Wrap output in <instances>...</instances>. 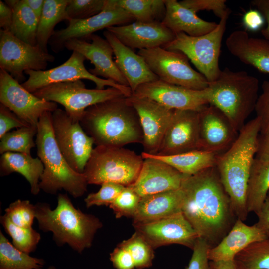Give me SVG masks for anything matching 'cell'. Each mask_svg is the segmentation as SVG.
<instances>
[{"instance_id": "6f0895ef", "label": "cell", "mask_w": 269, "mask_h": 269, "mask_svg": "<svg viewBox=\"0 0 269 269\" xmlns=\"http://www.w3.org/2000/svg\"><path fill=\"white\" fill-rule=\"evenodd\" d=\"M56 269V268H55V267H54V266H49L47 269Z\"/></svg>"}, {"instance_id": "6da1fadb", "label": "cell", "mask_w": 269, "mask_h": 269, "mask_svg": "<svg viewBox=\"0 0 269 269\" xmlns=\"http://www.w3.org/2000/svg\"><path fill=\"white\" fill-rule=\"evenodd\" d=\"M182 212L210 248L227 235L238 219L215 166L185 175Z\"/></svg>"}, {"instance_id": "ee69618b", "label": "cell", "mask_w": 269, "mask_h": 269, "mask_svg": "<svg viewBox=\"0 0 269 269\" xmlns=\"http://www.w3.org/2000/svg\"><path fill=\"white\" fill-rule=\"evenodd\" d=\"M261 90L254 111L260 121V134H269V78L263 81Z\"/></svg>"}, {"instance_id": "ffe728a7", "label": "cell", "mask_w": 269, "mask_h": 269, "mask_svg": "<svg viewBox=\"0 0 269 269\" xmlns=\"http://www.w3.org/2000/svg\"><path fill=\"white\" fill-rule=\"evenodd\" d=\"M64 48L76 51L90 60L94 66L89 70L92 75L129 87L126 79L113 60V50L106 39L93 34L86 38L70 39L65 43Z\"/></svg>"}, {"instance_id": "f5cc1de1", "label": "cell", "mask_w": 269, "mask_h": 269, "mask_svg": "<svg viewBox=\"0 0 269 269\" xmlns=\"http://www.w3.org/2000/svg\"><path fill=\"white\" fill-rule=\"evenodd\" d=\"M13 21V11L5 2L0 0V27L1 29L10 31Z\"/></svg>"}, {"instance_id": "5bb4252c", "label": "cell", "mask_w": 269, "mask_h": 269, "mask_svg": "<svg viewBox=\"0 0 269 269\" xmlns=\"http://www.w3.org/2000/svg\"><path fill=\"white\" fill-rule=\"evenodd\" d=\"M134 20L131 14L117 5L115 0H105L102 11L88 18L68 20L66 28L54 31L49 44L53 51L58 52L70 39L86 38L97 31Z\"/></svg>"}, {"instance_id": "603a6c76", "label": "cell", "mask_w": 269, "mask_h": 269, "mask_svg": "<svg viewBox=\"0 0 269 269\" xmlns=\"http://www.w3.org/2000/svg\"><path fill=\"white\" fill-rule=\"evenodd\" d=\"M106 30L132 49L163 47L171 42L175 36V34L160 21H135L125 25L111 26Z\"/></svg>"}, {"instance_id": "8d00e7d4", "label": "cell", "mask_w": 269, "mask_h": 269, "mask_svg": "<svg viewBox=\"0 0 269 269\" xmlns=\"http://www.w3.org/2000/svg\"><path fill=\"white\" fill-rule=\"evenodd\" d=\"M234 260L242 269H269V237L250 244Z\"/></svg>"}, {"instance_id": "f35d334b", "label": "cell", "mask_w": 269, "mask_h": 269, "mask_svg": "<svg viewBox=\"0 0 269 269\" xmlns=\"http://www.w3.org/2000/svg\"><path fill=\"white\" fill-rule=\"evenodd\" d=\"M119 245L127 249L131 255L136 268L150 267L154 258V249L140 234L135 232Z\"/></svg>"}, {"instance_id": "3957f363", "label": "cell", "mask_w": 269, "mask_h": 269, "mask_svg": "<svg viewBox=\"0 0 269 269\" xmlns=\"http://www.w3.org/2000/svg\"><path fill=\"white\" fill-rule=\"evenodd\" d=\"M260 131V121L256 117L246 123L230 147L218 155L215 165L234 211L237 218L243 221L247 219L249 214L246 189Z\"/></svg>"}, {"instance_id": "d4e9b609", "label": "cell", "mask_w": 269, "mask_h": 269, "mask_svg": "<svg viewBox=\"0 0 269 269\" xmlns=\"http://www.w3.org/2000/svg\"><path fill=\"white\" fill-rule=\"evenodd\" d=\"M269 237L256 223L248 225L237 219L227 235L215 247L210 248L211 261L233 260L235 256L250 244Z\"/></svg>"}, {"instance_id": "1f68e13d", "label": "cell", "mask_w": 269, "mask_h": 269, "mask_svg": "<svg viewBox=\"0 0 269 269\" xmlns=\"http://www.w3.org/2000/svg\"><path fill=\"white\" fill-rule=\"evenodd\" d=\"M219 154L198 149L170 156L151 155L168 163L182 174L192 175L215 166Z\"/></svg>"}, {"instance_id": "9c48e42d", "label": "cell", "mask_w": 269, "mask_h": 269, "mask_svg": "<svg viewBox=\"0 0 269 269\" xmlns=\"http://www.w3.org/2000/svg\"><path fill=\"white\" fill-rule=\"evenodd\" d=\"M32 93L39 98L61 104L67 114L78 122L88 107L125 96L121 90L111 87L102 90L86 88L81 80L51 84Z\"/></svg>"}, {"instance_id": "484cf974", "label": "cell", "mask_w": 269, "mask_h": 269, "mask_svg": "<svg viewBox=\"0 0 269 269\" xmlns=\"http://www.w3.org/2000/svg\"><path fill=\"white\" fill-rule=\"evenodd\" d=\"M228 51L242 63L269 74V41L250 37L246 31L231 32L225 41Z\"/></svg>"}, {"instance_id": "d6a6232c", "label": "cell", "mask_w": 269, "mask_h": 269, "mask_svg": "<svg viewBox=\"0 0 269 269\" xmlns=\"http://www.w3.org/2000/svg\"><path fill=\"white\" fill-rule=\"evenodd\" d=\"M70 0H44L42 13L37 30V45L48 53L47 45L52 37L56 24L67 20L66 9Z\"/></svg>"}, {"instance_id": "c3c4849f", "label": "cell", "mask_w": 269, "mask_h": 269, "mask_svg": "<svg viewBox=\"0 0 269 269\" xmlns=\"http://www.w3.org/2000/svg\"><path fill=\"white\" fill-rule=\"evenodd\" d=\"M110 260L116 269H134L135 268L129 252L119 244L110 253Z\"/></svg>"}, {"instance_id": "d6986e66", "label": "cell", "mask_w": 269, "mask_h": 269, "mask_svg": "<svg viewBox=\"0 0 269 269\" xmlns=\"http://www.w3.org/2000/svg\"><path fill=\"white\" fill-rule=\"evenodd\" d=\"M132 95L151 99L172 110L199 111L209 104L207 88L202 90H192L159 79L139 86Z\"/></svg>"}, {"instance_id": "8fae6325", "label": "cell", "mask_w": 269, "mask_h": 269, "mask_svg": "<svg viewBox=\"0 0 269 269\" xmlns=\"http://www.w3.org/2000/svg\"><path fill=\"white\" fill-rule=\"evenodd\" d=\"M51 123L55 140L64 158L74 171L83 173L93 149V139L80 122L73 120L61 109L52 113Z\"/></svg>"}, {"instance_id": "4dcf8cb0", "label": "cell", "mask_w": 269, "mask_h": 269, "mask_svg": "<svg viewBox=\"0 0 269 269\" xmlns=\"http://www.w3.org/2000/svg\"><path fill=\"white\" fill-rule=\"evenodd\" d=\"M13 11L10 32L17 38L31 45H37L39 20L25 0H5Z\"/></svg>"}, {"instance_id": "277c9868", "label": "cell", "mask_w": 269, "mask_h": 269, "mask_svg": "<svg viewBox=\"0 0 269 269\" xmlns=\"http://www.w3.org/2000/svg\"><path fill=\"white\" fill-rule=\"evenodd\" d=\"M35 207L39 229L51 232L57 245L67 244L79 253L91 247L95 234L103 226L98 217L76 208L66 194L58 195L54 209L46 203L38 202Z\"/></svg>"}, {"instance_id": "7c38bea8", "label": "cell", "mask_w": 269, "mask_h": 269, "mask_svg": "<svg viewBox=\"0 0 269 269\" xmlns=\"http://www.w3.org/2000/svg\"><path fill=\"white\" fill-rule=\"evenodd\" d=\"M55 57L37 45L28 44L10 31L0 30V68L19 83H23L27 70H45Z\"/></svg>"}, {"instance_id": "816d5d0a", "label": "cell", "mask_w": 269, "mask_h": 269, "mask_svg": "<svg viewBox=\"0 0 269 269\" xmlns=\"http://www.w3.org/2000/svg\"><path fill=\"white\" fill-rule=\"evenodd\" d=\"M255 158L269 163V134H259Z\"/></svg>"}, {"instance_id": "836d02e7", "label": "cell", "mask_w": 269, "mask_h": 269, "mask_svg": "<svg viewBox=\"0 0 269 269\" xmlns=\"http://www.w3.org/2000/svg\"><path fill=\"white\" fill-rule=\"evenodd\" d=\"M43 259L30 256L11 244L0 231V269H42Z\"/></svg>"}, {"instance_id": "5b68a950", "label": "cell", "mask_w": 269, "mask_h": 269, "mask_svg": "<svg viewBox=\"0 0 269 269\" xmlns=\"http://www.w3.org/2000/svg\"><path fill=\"white\" fill-rule=\"evenodd\" d=\"M51 112H46L37 125L36 144L38 158L44 166L40 189L50 194L64 190L75 198L83 196L88 183L83 173L74 171L60 150L54 135Z\"/></svg>"}, {"instance_id": "9a60e30c", "label": "cell", "mask_w": 269, "mask_h": 269, "mask_svg": "<svg viewBox=\"0 0 269 269\" xmlns=\"http://www.w3.org/2000/svg\"><path fill=\"white\" fill-rule=\"evenodd\" d=\"M0 102L34 128H37L43 114L52 113L58 108L57 103L39 98L27 91L2 69H0Z\"/></svg>"}, {"instance_id": "f6af8a7d", "label": "cell", "mask_w": 269, "mask_h": 269, "mask_svg": "<svg viewBox=\"0 0 269 269\" xmlns=\"http://www.w3.org/2000/svg\"><path fill=\"white\" fill-rule=\"evenodd\" d=\"M226 0H184L179 1L183 6L197 13L199 11H212L220 19L228 10Z\"/></svg>"}, {"instance_id": "ab89813d", "label": "cell", "mask_w": 269, "mask_h": 269, "mask_svg": "<svg viewBox=\"0 0 269 269\" xmlns=\"http://www.w3.org/2000/svg\"><path fill=\"white\" fill-rule=\"evenodd\" d=\"M4 215L15 225L30 228L36 219L35 205L27 200L18 199L5 209Z\"/></svg>"}, {"instance_id": "e575fe53", "label": "cell", "mask_w": 269, "mask_h": 269, "mask_svg": "<svg viewBox=\"0 0 269 269\" xmlns=\"http://www.w3.org/2000/svg\"><path fill=\"white\" fill-rule=\"evenodd\" d=\"M117 5L131 14L135 21L162 22L166 12L165 0H115Z\"/></svg>"}, {"instance_id": "b9f144b4", "label": "cell", "mask_w": 269, "mask_h": 269, "mask_svg": "<svg viewBox=\"0 0 269 269\" xmlns=\"http://www.w3.org/2000/svg\"><path fill=\"white\" fill-rule=\"evenodd\" d=\"M105 0H70L66 9L67 20L86 19L100 13Z\"/></svg>"}, {"instance_id": "7dc6e473", "label": "cell", "mask_w": 269, "mask_h": 269, "mask_svg": "<svg viewBox=\"0 0 269 269\" xmlns=\"http://www.w3.org/2000/svg\"><path fill=\"white\" fill-rule=\"evenodd\" d=\"M30 126L7 107L0 103V139L13 128Z\"/></svg>"}, {"instance_id": "7bdbcfd3", "label": "cell", "mask_w": 269, "mask_h": 269, "mask_svg": "<svg viewBox=\"0 0 269 269\" xmlns=\"http://www.w3.org/2000/svg\"><path fill=\"white\" fill-rule=\"evenodd\" d=\"M101 185L98 191L89 194L85 198L84 202L87 208L93 206H109L125 187L111 182H106Z\"/></svg>"}, {"instance_id": "f1b7e54d", "label": "cell", "mask_w": 269, "mask_h": 269, "mask_svg": "<svg viewBox=\"0 0 269 269\" xmlns=\"http://www.w3.org/2000/svg\"><path fill=\"white\" fill-rule=\"evenodd\" d=\"M44 166L38 158H33L31 154L7 152L0 159V174L8 175L13 172L22 175L28 182L30 191L34 195L40 191V181L43 173Z\"/></svg>"}, {"instance_id": "4316f807", "label": "cell", "mask_w": 269, "mask_h": 269, "mask_svg": "<svg viewBox=\"0 0 269 269\" xmlns=\"http://www.w3.org/2000/svg\"><path fill=\"white\" fill-rule=\"evenodd\" d=\"M182 200L181 188L142 197L133 224L151 222L182 212Z\"/></svg>"}, {"instance_id": "7402d4cb", "label": "cell", "mask_w": 269, "mask_h": 269, "mask_svg": "<svg viewBox=\"0 0 269 269\" xmlns=\"http://www.w3.org/2000/svg\"><path fill=\"white\" fill-rule=\"evenodd\" d=\"M199 149L217 154L228 149L238 134L225 115L210 104L199 111Z\"/></svg>"}, {"instance_id": "74e56055", "label": "cell", "mask_w": 269, "mask_h": 269, "mask_svg": "<svg viewBox=\"0 0 269 269\" xmlns=\"http://www.w3.org/2000/svg\"><path fill=\"white\" fill-rule=\"evenodd\" d=\"M0 222L11 237L15 248L29 254L34 251L41 239L38 232L32 227L24 228L15 225L4 214L0 216Z\"/></svg>"}, {"instance_id": "680465c9", "label": "cell", "mask_w": 269, "mask_h": 269, "mask_svg": "<svg viewBox=\"0 0 269 269\" xmlns=\"http://www.w3.org/2000/svg\"><path fill=\"white\" fill-rule=\"evenodd\" d=\"M268 196L269 197V193H268Z\"/></svg>"}, {"instance_id": "7a4b0ae2", "label": "cell", "mask_w": 269, "mask_h": 269, "mask_svg": "<svg viewBox=\"0 0 269 269\" xmlns=\"http://www.w3.org/2000/svg\"><path fill=\"white\" fill-rule=\"evenodd\" d=\"M80 123L96 146L122 147L143 141L139 115L125 96L88 107Z\"/></svg>"}, {"instance_id": "52a82bcc", "label": "cell", "mask_w": 269, "mask_h": 269, "mask_svg": "<svg viewBox=\"0 0 269 269\" xmlns=\"http://www.w3.org/2000/svg\"><path fill=\"white\" fill-rule=\"evenodd\" d=\"M143 160L141 155L123 147L97 146L93 148L83 174L88 184L111 182L130 186L136 180Z\"/></svg>"}, {"instance_id": "2e32d148", "label": "cell", "mask_w": 269, "mask_h": 269, "mask_svg": "<svg viewBox=\"0 0 269 269\" xmlns=\"http://www.w3.org/2000/svg\"><path fill=\"white\" fill-rule=\"evenodd\" d=\"M155 249L171 244H178L193 249L199 237L182 212L151 222L133 225Z\"/></svg>"}, {"instance_id": "9f6ffc18", "label": "cell", "mask_w": 269, "mask_h": 269, "mask_svg": "<svg viewBox=\"0 0 269 269\" xmlns=\"http://www.w3.org/2000/svg\"><path fill=\"white\" fill-rule=\"evenodd\" d=\"M25 2L39 20L42 13L44 0H25Z\"/></svg>"}, {"instance_id": "30bf717a", "label": "cell", "mask_w": 269, "mask_h": 269, "mask_svg": "<svg viewBox=\"0 0 269 269\" xmlns=\"http://www.w3.org/2000/svg\"><path fill=\"white\" fill-rule=\"evenodd\" d=\"M138 54L163 82L195 90L208 86L206 78L191 66L188 57L180 51L157 47L139 50Z\"/></svg>"}, {"instance_id": "ac0fdd59", "label": "cell", "mask_w": 269, "mask_h": 269, "mask_svg": "<svg viewBox=\"0 0 269 269\" xmlns=\"http://www.w3.org/2000/svg\"><path fill=\"white\" fill-rule=\"evenodd\" d=\"M139 117L143 133L144 151L155 155L172 119L174 110L168 109L151 99L132 95L127 97Z\"/></svg>"}, {"instance_id": "681fc988", "label": "cell", "mask_w": 269, "mask_h": 269, "mask_svg": "<svg viewBox=\"0 0 269 269\" xmlns=\"http://www.w3.org/2000/svg\"><path fill=\"white\" fill-rule=\"evenodd\" d=\"M265 19L257 9H250L243 17V25L247 30L256 32L262 30Z\"/></svg>"}, {"instance_id": "d590c367", "label": "cell", "mask_w": 269, "mask_h": 269, "mask_svg": "<svg viewBox=\"0 0 269 269\" xmlns=\"http://www.w3.org/2000/svg\"><path fill=\"white\" fill-rule=\"evenodd\" d=\"M37 128L25 126L5 134L0 139V153L7 152L31 154V149L36 146L34 137Z\"/></svg>"}, {"instance_id": "e0dca14e", "label": "cell", "mask_w": 269, "mask_h": 269, "mask_svg": "<svg viewBox=\"0 0 269 269\" xmlns=\"http://www.w3.org/2000/svg\"><path fill=\"white\" fill-rule=\"evenodd\" d=\"M199 111L174 110L155 155L170 156L199 149Z\"/></svg>"}, {"instance_id": "cb8c5ba5", "label": "cell", "mask_w": 269, "mask_h": 269, "mask_svg": "<svg viewBox=\"0 0 269 269\" xmlns=\"http://www.w3.org/2000/svg\"><path fill=\"white\" fill-rule=\"evenodd\" d=\"M103 35L113 48L114 61L126 79L132 94L139 86L159 80L142 56L123 44L108 30L106 29Z\"/></svg>"}, {"instance_id": "f546056e", "label": "cell", "mask_w": 269, "mask_h": 269, "mask_svg": "<svg viewBox=\"0 0 269 269\" xmlns=\"http://www.w3.org/2000/svg\"><path fill=\"white\" fill-rule=\"evenodd\" d=\"M269 191V163L255 158L248 181L246 203L248 212L260 211Z\"/></svg>"}, {"instance_id": "f907efd6", "label": "cell", "mask_w": 269, "mask_h": 269, "mask_svg": "<svg viewBox=\"0 0 269 269\" xmlns=\"http://www.w3.org/2000/svg\"><path fill=\"white\" fill-rule=\"evenodd\" d=\"M251 3L261 13L265 19L267 27L263 28L261 32L264 39L269 41V0H254Z\"/></svg>"}, {"instance_id": "83f0119b", "label": "cell", "mask_w": 269, "mask_h": 269, "mask_svg": "<svg viewBox=\"0 0 269 269\" xmlns=\"http://www.w3.org/2000/svg\"><path fill=\"white\" fill-rule=\"evenodd\" d=\"M166 12L162 23L175 34L183 32L190 36H199L214 30L215 22L204 20L193 10L176 0H165Z\"/></svg>"}, {"instance_id": "bcb514c9", "label": "cell", "mask_w": 269, "mask_h": 269, "mask_svg": "<svg viewBox=\"0 0 269 269\" xmlns=\"http://www.w3.org/2000/svg\"><path fill=\"white\" fill-rule=\"evenodd\" d=\"M209 246L205 240L198 238L193 247L192 257L186 269H207Z\"/></svg>"}, {"instance_id": "db71d44e", "label": "cell", "mask_w": 269, "mask_h": 269, "mask_svg": "<svg viewBox=\"0 0 269 269\" xmlns=\"http://www.w3.org/2000/svg\"><path fill=\"white\" fill-rule=\"evenodd\" d=\"M256 222L269 237V197L267 196L260 211L257 214Z\"/></svg>"}, {"instance_id": "4fadbf2b", "label": "cell", "mask_w": 269, "mask_h": 269, "mask_svg": "<svg viewBox=\"0 0 269 269\" xmlns=\"http://www.w3.org/2000/svg\"><path fill=\"white\" fill-rule=\"evenodd\" d=\"M86 59L81 54L73 51L67 60L56 67L41 71H26L25 74L28 76V78L21 85L27 91L33 93L51 84L87 79L95 84L96 89L102 90L105 89V86H109L121 90L126 97L132 95L129 87L92 75L85 67L84 61Z\"/></svg>"}, {"instance_id": "ba28073f", "label": "cell", "mask_w": 269, "mask_h": 269, "mask_svg": "<svg viewBox=\"0 0 269 269\" xmlns=\"http://www.w3.org/2000/svg\"><path fill=\"white\" fill-rule=\"evenodd\" d=\"M230 13L228 8L216 27L210 32L196 37L183 32L176 33L174 39L162 47L182 52L208 82L213 81L221 71L219 64L221 43Z\"/></svg>"}, {"instance_id": "8992f818", "label": "cell", "mask_w": 269, "mask_h": 269, "mask_svg": "<svg viewBox=\"0 0 269 269\" xmlns=\"http://www.w3.org/2000/svg\"><path fill=\"white\" fill-rule=\"evenodd\" d=\"M259 81L244 71L226 67L218 78L208 82L209 104L221 111L238 132L255 110L259 96Z\"/></svg>"}, {"instance_id": "11a10c76", "label": "cell", "mask_w": 269, "mask_h": 269, "mask_svg": "<svg viewBox=\"0 0 269 269\" xmlns=\"http://www.w3.org/2000/svg\"><path fill=\"white\" fill-rule=\"evenodd\" d=\"M207 269H242L234 260L226 261H209Z\"/></svg>"}, {"instance_id": "44dd1931", "label": "cell", "mask_w": 269, "mask_h": 269, "mask_svg": "<svg viewBox=\"0 0 269 269\" xmlns=\"http://www.w3.org/2000/svg\"><path fill=\"white\" fill-rule=\"evenodd\" d=\"M139 174L130 186L141 197L174 190L181 187L184 175L168 163L142 152Z\"/></svg>"}, {"instance_id": "60d3db41", "label": "cell", "mask_w": 269, "mask_h": 269, "mask_svg": "<svg viewBox=\"0 0 269 269\" xmlns=\"http://www.w3.org/2000/svg\"><path fill=\"white\" fill-rule=\"evenodd\" d=\"M141 197L131 186L125 187L115 200L109 205L117 218L133 217L135 214Z\"/></svg>"}]
</instances>
